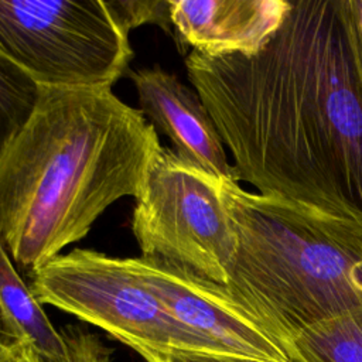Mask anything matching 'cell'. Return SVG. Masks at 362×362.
<instances>
[{
  "label": "cell",
  "instance_id": "2e32d148",
  "mask_svg": "<svg viewBox=\"0 0 362 362\" xmlns=\"http://www.w3.org/2000/svg\"><path fill=\"white\" fill-rule=\"evenodd\" d=\"M21 341V337L0 307V362H3Z\"/></svg>",
  "mask_w": 362,
  "mask_h": 362
},
{
  "label": "cell",
  "instance_id": "6da1fadb",
  "mask_svg": "<svg viewBox=\"0 0 362 362\" xmlns=\"http://www.w3.org/2000/svg\"><path fill=\"white\" fill-rule=\"evenodd\" d=\"M185 68L238 182L362 221V47L354 0L290 1L259 51L191 49Z\"/></svg>",
  "mask_w": 362,
  "mask_h": 362
},
{
  "label": "cell",
  "instance_id": "52a82bcc",
  "mask_svg": "<svg viewBox=\"0 0 362 362\" xmlns=\"http://www.w3.org/2000/svg\"><path fill=\"white\" fill-rule=\"evenodd\" d=\"M144 284L185 327L208 341L215 355L286 362L284 346L249 314L223 284L147 257H126Z\"/></svg>",
  "mask_w": 362,
  "mask_h": 362
},
{
  "label": "cell",
  "instance_id": "ac0fdd59",
  "mask_svg": "<svg viewBox=\"0 0 362 362\" xmlns=\"http://www.w3.org/2000/svg\"><path fill=\"white\" fill-rule=\"evenodd\" d=\"M354 6H355L356 23H358V30L361 37V47H362V0H354Z\"/></svg>",
  "mask_w": 362,
  "mask_h": 362
},
{
  "label": "cell",
  "instance_id": "9c48e42d",
  "mask_svg": "<svg viewBox=\"0 0 362 362\" xmlns=\"http://www.w3.org/2000/svg\"><path fill=\"white\" fill-rule=\"evenodd\" d=\"M287 0H170L174 41L208 55L253 54L277 31Z\"/></svg>",
  "mask_w": 362,
  "mask_h": 362
},
{
  "label": "cell",
  "instance_id": "7a4b0ae2",
  "mask_svg": "<svg viewBox=\"0 0 362 362\" xmlns=\"http://www.w3.org/2000/svg\"><path fill=\"white\" fill-rule=\"evenodd\" d=\"M163 146L110 88H41L0 158V239L28 276L83 239L117 199L136 198Z\"/></svg>",
  "mask_w": 362,
  "mask_h": 362
},
{
  "label": "cell",
  "instance_id": "5b68a950",
  "mask_svg": "<svg viewBox=\"0 0 362 362\" xmlns=\"http://www.w3.org/2000/svg\"><path fill=\"white\" fill-rule=\"evenodd\" d=\"M30 288L41 304L96 325L140 355L215 354L208 341L167 310L126 257L74 249L34 270Z\"/></svg>",
  "mask_w": 362,
  "mask_h": 362
},
{
  "label": "cell",
  "instance_id": "8992f818",
  "mask_svg": "<svg viewBox=\"0 0 362 362\" xmlns=\"http://www.w3.org/2000/svg\"><path fill=\"white\" fill-rule=\"evenodd\" d=\"M219 178L163 147L134 198L132 232L140 256L225 284L232 233Z\"/></svg>",
  "mask_w": 362,
  "mask_h": 362
},
{
  "label": "cell",
  "instance_id": "9a60e30c",
  "mask_svg": "<svg viewBox=\"0 0 362 362\" xmlns=\"http://www.w3.org/2000/svg\"><path fill=\"white\" fill-rule=\"evenodd\" d=\"M163 356L165 358L167 362H266V361H257V359L215 355V354H205V352H191V351H175ZM286 362H296V361L288 356Z\"/></svg>",
  "mask_w": 362,
  "mask_h": 362
},
{
  "label": "cell",
  "instance_id": "e0dca14e",
  "mask_svg": "<svg viewBox=\"0 0 362 362\" xmlns=\"http://www.w3.org/2000/svg\"><path fill=\"white\" fill-rule=\"evenodd\" d=\"M3 362H42V359L31 349V346L21 341Z\"/></svg>",
  "mask_w": 362,
  "mask_h": 362
},
{
  "label": "cell",
  "instance_id": "4fadbf2b",
  "mask_svg": "<svg viewBox=\"0 0 362 362\" xmlns=\"http://www.w3.org/2000/svg\"><path fill=\"white\" fill-rule=\"evenodd\" d=\"M120 25L129 33L143 25L154 24L174 37L170 0H106Z\"/></svg>",
  "mask_w": 362,
  "mask_h": 362
},
{
  "label": "cell",
  "instance_id": "277c9868",
  "mask_svg": "<svg viewBox=\"0 0 362 362\" xmlns=\"http://www.w3.org/2000/svg\"><path fill=\"white\" fill-rule=\"evenodd\" d=\"M0 55L41 88H112L133 49L106 0H0Z\"/></svg>",
  "mask_w": 362,
  "mask_h": 362
},
{
  "label": "cell",
  "instance_id": "ba28073f",
  "mask_svg": "<svg viewBox=\"0 0 362 362\" xmlns=\"http://www.w3.org/2000/svg\"><path fill=\"white\" fill-rule=\"evenodd\" d=\"M129 76L140 112L170 139L178 157L216 177L236 181L219 133L195 89L157 65L130 71Z\"/></svg>",
  "mask_w": 362,
  "mask_h": 362
},
{
  "label": "cell",
  "instance_id": "8fae6325",
  "mask_svg": "<svg viewBox=\"0 0 362 362\" xmlns=\"http://www.w3.org/2000/svg\"><path fill=\"white\" fill-rule=\"evenodd\" d=\"M287 355L296 362H362V307L301 329Z\"/></svg>",
  "mask_w": 362,
  "mask_h": 362
},
{
  "label": "cell",
  "instance_id": "30bf717a",
  "mask_svg": "<svg viewBox=\"0 0 362 362\" xmlns=\"http://www.w3.org/2000/svg\"><path fill=\"white\" fill-rule=\"evenodd\" d=\"M0 307L21 339L31 346L42 362H51L64 355L65 341L61 331L51 324L42 304L14 267V262L1 239Z\"/></svg>",
  "mask_w": 362,
  "mask_h": 362
},
{
  "label": "cell",
  "instance_id": "5bb4252c",
  "mask_svg": "<svg viewBox=\"0 0 362 362\" xmlns=\"http://www.w3.org/2000/svg\"><path fill=\"white\" fill-rule=\"evenodd\" d=\"M65 341V352L51 362H110V351L92 332L68 325L61 329Z\"/></svg>",
  "mask_w": 362,
  "mask_h": 362
},
{
  "label": "cell",
  "instance_id": "3957f363",
  "mask_svg": "<svg viewBox=\"0 0 362 362\" xmlns=\"http://www.w3.org/2000/svg\"><path fill=\"white\" fill-rule=\"evenodd\" d=\"M232 233L225 287L284 349L301 329L362 307V221L219 178Z\"/></svg>",
  "mask_w": 362,
  "mask_h": 362
},
{
  "label": "cell",
  "instance_id": "7c38bea8",
  "mask_svg": "<svg viewBox=\"0 0 362 362\" xmlns=\"http://www.w3.org/2000/svg\"><path fill=\"white\" fill-rule=\"evenodd\" d=\"M40 95L41 86L0 55V158L30 120Z\"/></svg>",
  "mask_w": 362,
  "mask_h": 362
},
{
  "label": "cell",
  "instance_id": "d6986e66",
  "mask_svg": "<svg viewBox=\"0 0 362 362\" xmlns=\"http://www.w3.org/2000/svg\"><path fill=\"white\" fill-rule=\"evenodd\" d=\"M147 362H167L165 358L160 354H143L141 355Z\"/></svg>",
  "mask_w": 362,
  "mask_h": 362
}]
</instances>
